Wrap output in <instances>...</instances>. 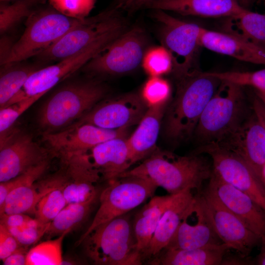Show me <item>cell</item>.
Instances as JSON below:
<instances>
[{
	"mask_svg": "<svg viewBox=\"0 0 265 265\" xmlns=\"http://www.w3.org/2000/svg\"><path fill=\"white\" fill-rule=\"evenodd\" d=\"M212 173V166L202 154L182 156L157 148L139 165L119 177H141L169 194L176 195L188 189L201 191L204 182L209 180Z\"/></svg>",
	"mask_w": 265,
	"mask_h": 265,
	"instance_id": "1",
	"label": "cell"
},
{
	"mask_svg": "<svg viewBox=\"0 0 265 265\" xmlns=\"http://www.w3.org/2000/svg\"><path fill=\"white\" fill-rule=\"evenodd\" d=\"M221 81L197 70L176 80L174 97L165 111L164 133L180 141L193 133L201 114Z\"/></svg>",
	"mask_w": 265,
	"mask_h": 265,
	"instance_id": "2",
	"label": "cell"
},
{
	"mask_svg": "<svg viewBox=\"0 0 265 265\" xmlns=\"http://www.w3.org/2000/svg\"><path fill=\"white\" fill-rule=\"evenodd\" d=\"M108 92L95 79L70 81L55 90L43 104L37 122L42 134L61 131L79 120Z\"/></svg>",
	"mask_w": 265,
	"mask_h": 265,
	"instance_id": "3",
	"label": "cell"
},
{
	"mask_svg": "<svg viewBox=\"0 0 265 265\" xmlns=\"http://www.w3.org/2000/svg\"><path fill=\"white\" fill-rule=\"evenodd\" d=\"M97 265H139L143 263L132 221L127 213L97 226L77 242Z\"/></svg>",
	"mask_w": 265,
	"mask_h": 265,
	"instance_id": "4",
	"label": "cell"
},
{
	"mask_svg": "<svg viewBox=\"0 0 265 265\" xmlns=\"http://www.w3.org/2000/svg\"><path fill=\"white\" fill-rule=\"evenodd\" d=\"M83 19L66 16L50 4L40 6L26 21L22 35L14 42L3 65L23 62L30 57H36Z\"/></svg>",
	"mask_w": 265,
	"mask_h": 265,
	"instance_id": "5",
	"label": "cell"
},
{
	"mask_svg": "<svg viewBox=\"0 0 265 265\" xmlns=\"http://www.w3.org/2000/svg\"><path fill=\"white\" fill-rule=\"evenodd\" d=\"M242 88L221 82L204 109L193 133L202 145L218 142L246 118Z\"/></svg>",
	"mask_w": 265,
	"mask_h": 265,
	"instance_id": "6",
	"label": "cell"
},
{
	"mask_svg": "<svg viewBox=\"0 0 265 265\" xmlns=\"http://www.w3.org/2000/svg\"><path fill=\"white\" fill-rule=\"evenodd\" d=\"M124 13L112 6L91 17L83 19L56 42L36 57L39 61H59L89 47L112 33L129 28Z\"/></svg>",
	"mask_w": 265,
	"mask_h": 265,
	"instance_id": "7",
	"label": "cell"
},
{
	"mask_svg": "<svg viewBox=\"0 0 265 265\" xmlns=\"http://www.w3.org/2000/svg\"><path fill=\"white\" fill-rule=\"evenodd\" d=\"M149 43L148 34L143 27H129L89 60L81 70L91 76L130 73L141 65Z\"/></svg>",
	"mask_w": 265,
	"mask_h": 265,
	"instance_id": "8",
	"label": "cell"
},
{
	"mask_svg": "<svg viewBox=\"0 0 265 265\" xmlns=\"http://www.w3.org/2000/svg\"><path fill=\"white\" fill-rule=\"evenodd\" d=\"M153 11V17L159 25L161 45L167 50L172 57V73L176 80L197 70L196 59L201 47L200 37L203 27L177 18L164 10Z\"/></svg>",
	"mask_w": 265,
	"mask_h": 265,
	"instance_id": "9",
	"label": "cell"
},
{
	"mask_svg": "<svg viewBox=\"0 0 265 265\" xmlns=\"http://www.w3.org/2000/svg\"><path fill=\"white\" fill-rule=\"evenodd\" d=\"M108 183L100 194V206L91 224L80 239L99 225L127 213L152 197L158 187L148 180L130 175Z\"/></svg>",
	"mask_w": 265,
	"mask_h": 265,
	"instance_id": "10",
	"label": "cell"
},
{
	"mask_svg": "<svg viewBox=\"0 0 265 265\" xmlns=\"http://www.w3.org/2000/svg\"><path fill=\"white\" fill-rule=\"evenodd\" d=\"M194 153L208 155L212 159L214 172L248 195L265 211V187L241 158L213 143L201 145Z\"/></svg>",
	"mask_w": 265,
	"mask_h": 265,
	"instance_id": "11",
	"label": "cell"
},
{
	"mask_svg": "<svg viewBox=\"0 0 265 265\" xmlns=\"http://www.w3.org/2000/svg\"><path fill=\"white\" fill-rule=\"evenodd\" d=\"M128 129L110 130L83 124L70 125L56 132L43 134L42 137L53 155L64 161L84 154L108 140L126 137Z\"/></svg>",
	"mask_w": 265,
	"mask_h": 265,
	"instance_id": "12",
	"label": "cell"
},
{
	"mask_svg": "<svg viewBox=\"0 0 265 265\" xmlns=\"http://www.w3.org/2000/svg\"><path fill=\"white\" fill-rule=\"evenodd\" d=\"M0 182L10 180L54 156L28 133L13 129L0 140Z\"/></svg>",
	"mask_w": 265,
	"mask_h": 265,
	"instance_id": "13",
	"label": "cell"
},
{
	"mask_svg": "<svg viewBox=\"0 0 265 265\" xmlns=\"http://www.w3.org/2000/svg\"><path fill=\"white\" fill-rule=\"evenodd\" d=\"M148 108L140 94L128 93L102 100L71 125L90 124L110 130L129 128L138 124Z\"/></svg>",
	"mask_w": 265,
	"mask_h": 265,
	"instance_id": "14",
	"label": "cell"
},
{
	"mask_svg": "<svg viewBox=\"0 0 265 265\" xmlns=\"http://www.w3.org/2000/svg\"><path fill=\"white\" fill-rule=\"evenodd\" d=\"M222 243L201 191L194 195L176 232L164 249H193Z\"/></svg>",
	"mask_w": 265,
	"mask_h": 265,
	"instance_id": "15",
	"label": "cell"
},
{
	"mask_svg": "<svg viewBox=\"0 0 265 265\" xmlns=\"http://www.w3.org/2000/svg\"><path fill=\"white\" fill-rule=\"evenodd\" d=\"M122 32L108 34L85 50L60 60L55 64L35 71L24 86L23 90L26 97H41L57 84L81 69L89 60Z\"/></svg>",
	"mask_w": 265,
	"mask_h": 265,
	"instance_id": "16",
	"label": "cell"
},
{
	"mask_svg": "<svg viewBox=\"0 0 265 265\" xmlns=\"http://www.w3.org/2000/svg\"><path fill=\"white\" fill-rule=\"evenodd\" d=\"M202 192L221 241L241 257H247L254 248L262 243V238L223 205L209 189Z\"/></svg>",
	"mask_w": 265,
	"mask_h": 265,
	"instance_id": "17",
	"label": "cell"
},
{
	"mask_svg": "<svg viewBox=\"0 0 265 265\" xmlns=\"http://www.w3.org/2000/svg\"><path fill=\"white\" fill-rule=\"evenodd\" d=\"M215 144L241 158L260 179L265 164V130L253 111L251 116Z\"/></svg>",
	"mask_w": 265,
	"mask_h": 265,
	"instance_id": "18",
	"label": "cell"
},
{
	"mask_svg": "<svg viewBox=\"0 0 265 265\" xmlns=\"http://www.w3.org/2000/svg\"><path fill=\"white\" fill-rule=\"evenodd\" d=\"M207 188L259 236L262 243L265 242V211L257 203L244 192L224 182L213 170Z\"/></svg>",
	"mask_w": 265,
	"mask_h": 265,
	"instance_id": "19",
	"label": "cell"
},
{
	"mask_svg": "<svg viewBox=\"0 0 265 265\" xmlns=\"http://www.w3.org/2000/svg\"><path fill=\"white\" fill-rule=\"evenodd\" d=\"M82 155L100 180L108 182L118 178L132 165L126 137L106 141Z\"/></svg>",
	"mask_w": 265,
	"mask_h": 265,
	"instance_id": "20",
	"label": "cell"
},
{
	"mask_svg": "<svg viewBox=\"0 0 265 265\" xmlns=\"http://www.w3.org/2000/svg\"><path fill=\"white\" fill-rule=\"evenodd\" d=\"M145 9L204 18H234L246 9L238 0H156L148 4Z\"/></svg>",
	"mask_w": 265,
	"mask_h": 265,
	"instance_id": "21",
	"label": "cell"
},
{
	"mask_svg": "<svg viewBox=\"0 0 265 265\" xmlns=\"http://www.w3.org/2000/svg\"><path fill=\"white\" fill-rule=\"evenodd\" d=\"M200 44L201 47L216 53L242 61L265 65V51L236 34L203 27Z\"/></svg>",
	"mask_w": 265,
	"mask_h": 265,
	"instance_id": "22",
	"label": "cell"
},
{
	"mask_svg": "<svg viewBox=\"0 0 265 265\" xmlns=\"http://www.w3.org/2000/svg\"><path fill=\"white\" fill-rule=\"evenodd\" d=\"M192 191L188 189L176 194L167 206L150 243L142 254L143 263L157 256L168 245L194 198Z\"/></svg>",
	"mask_w": 265,
	"mask_h": 265,
	"instance_id": "23",
	"label": "cell"
},
{
	"mask_svg": "<svg viewBox=\"0 0 265 265\" xmlns=\"http://www.w3.org/2000/svg\"><path fill=\"white\" fill-rule=\"evenodd\" d=\"M166 103L149 107L132 134L127 138L132 164L143 160L156 149Z\"/></svg>",
	"mask_w": 265,
	"mask_h": 265,
	"instance_id": "24",
	"label": "cell"
},
{
	"mask_svg": "<svg viewBox=\"0 0 265 265\" xmlns=\"http://www.w3.org/2000/svg\"><path fill=\"white\" fill-rule=\"evenodd\" d=\"M229 250L223 243L193 249H164L148 263L152 265H219Z\"/></svg>",
	"mask_w": 265,
	"mask_h": 265,
	"instance_id": "25",
	"label": "cell"
},
{
	"mask_svg": "<svg viewBox=\"0 0 265 265\" xmlns=\"http://www.w3.org/2000/svg\"><path fill=\"white\" fill-rule=\"evenodd\" d=\"M63 176H55L42 183L41 186L34 183L17 188L7 196L3 206L0 208V214L35 213L40 200L59 185Z\"/></svg>",
	"mask_w": 265,
	"mask_h": 265,
	"instance_id": "26",
	"label": "cell"
},
{
	"mask_svg": "<svg viewBox=\"0 0 265 265\" xmlns=\"http://www.w3.org/2000/svg\"><path fill=\"white\" fill-rule=\"evenodd\" d=\"M175 195L152 197L135 215L132 225L141 254L150 243L164 211Z\"/></svg>",
	"mask_w": 265,
	"mask_h": 265,
	"instance_id": "27",
	"label": "cell"
},
{
	"mask_svg": "<svg viewBox=\"0 0 265 265\" xmlns=\"http://www.w3.org/2000/svg\"><path fill=\"white\" fill-rule=\"evenodd\" d=\"M0 108L26 98L23 90L29 77L39 69L37 66L22 62L1 66Z\"/></svg>",
	"mask_w": 265,
	"mask_h": 265,
	"instance_id": "28",
	"label": "cell"
},
{
	"mask_svg": "<svg viewBox=\"0 0 265 265\" xmlns=\"http://www.w3.org/2000/svg\"><path fill=\"white\" fill-rule=\"evenodd\" d=\"M99 198L86 202L67 205L51 222L45 235L48 238L59 236L81 224L87 218Z\"/></svg>",
	"mask_w": 265,
	"mask_h": 265,
	"instance_id": "29",
	"label": "cell"
},
{
	"mask_svg": "<svg viewBox=\"0 0 265 265\" xmlns=\"http://www.w3.org/2000/svg\"><path fill=\"white\" fill-rule=\"evenodd\" d=\"M46 0H16L0 4V33L5 35L27 19Z\"/></svg>",
	"mask_w": 265,
	"mask_h": 265,
	"instance_id": "30",
	"label": "cell"
},
{
	"mask_svg": "<svg viewBox=\"0 0 265 265\" xmlns=\"http://www.w3.org/2000/svg\"><path fill=\"white\" fill-rule=\"evenodd\" d=\"M230 18L236 22L237 27L230 32L241 36L265 51V14L246 9L239 15Z\"/></svg>",
	"mask_w": 265,
	"mask_h": 265,
	"instance_id": "31",
	"label": "cell"
},
{
	"mask_svg": "<svg viewBox=\"0 0 265 265\" xmlns=\"http://www.w3.org/2000/svg\"><path fill=\"white\" fill-rule=\"evenodd\" d=\"M71 231L67 230L56 238L43 241L31 248L26 254V265H62V242Z\"/></svg>",
	"mask_w": 265,
	"mask_h": 265,
	"instance_id": "32",
	"label": "cell"
},
{
	"mask_svg": "<svg viewBox=\"0 0 265 265\" xmlns=\"http://www.w3.org/2000/svg\"><path fill=\"white\" fill-rule=\"evenodd\" d=\"M141 66L149 77H161L172 73L173 61L162 45L149 47L143 56Z\"/></svg>",
	"mask_w": 265,
	"mask_h": 265,
	"instance_id": "33",
	"label": "cell"
},
{
	"mask_svg": "<svg viewBox=\"0 0 265 265\" xmlns=\"http://www.w3.org/2000/svg\"><path fill=\"white\" fill-rule=\"evenodd\" d=\"M72 182H65L61 185V189L67 205L74 203L86 202L99 197L100 194L94 183L82 178L70 174Z\"/></svg>",
	"mask_w": 265,
	"mask_h": 265,
	"instance_id": "34",
	"label": "cell"
},
{
	"mask_svg": "<svg viewBox=\"0 0 265 265\" xmlns=\"http://www.w3.org/2000/svg\"><path fill=\"white\" fill-rule=\"evenodd\" d=\"M60 184L45 195L37 204L35 218L44 223H50L67 205Z\"/></svg>",
	"mask_w": 265,
	"mask_h": 265,
	"instance_id": "35",
	"label": "cell"
},
{
	"mask_svg": "<svg viewBox=\"0 0 265 265\" xmlns=\"http://www.w3.org/2000/svg\"><path fill=\"white\" fill-rule=\"evenodd\" d=\"M221 81L240 86H250L255 90L265 91V69L255 71H226L206 72Z\"/></svg>",
	"mask_w": 265,
	"mask_h": 265,
	"instance_id": "36",
	"label": "cell"
},
{
	"mask_svg": "<svg viewBox=\"0 0 265 265\" xmlns=\"http://www.w3.org/2000/svg\"><path fill=\"white\" fill-rule=\"evenodd\" d=\"M139 94L148 107L157 106L167 103L171 87L168 81L161 77H149Z\"/></svg>",
	"mask_w": 265,
	"mask_h": 265,
	"instance_id": "37",
	"label": "cell"
},
{
	"mask_svg": "<svg viewBox=\"0 0 265 265\" xmlns=\"http://www.w3.org/2000/svg\"><path fill=\"white\" fill-rule=\"evenodd\" d=\"M49 160L33 166L23 174L5 182L0 183V208L8 194L13 190L21 186L34 184L44 174L49 167Z\"/></svg>",
	"mask_w": 265,
	"mask_h": 265,
	"instance_id": "38",
	"label": "cell"
},
{
	"mask_svg": "<svg viewBox=\"0 0 265 265\" xmlns=\"http://www.w3.org/2000/svg\"><path fill=\"white\" fill-rule=\"evenodd\" d=\"M40 98L33 96L26 98L16 103L0 109V139L4 138L12 130L17 119Z\"/></svg>",
	"mask_w": 265,
	"mask_h": 265,
	"instance_id": "39",
	"label": "cell"
},
{
	"mask_svg": "<svg viewBox=\"0 0 265 265\" xmlns=\"http://www.w3.org/2000/svg\"><path fill=\"white\" fill-rule=\"evenodd\" d=\"M57 11L70 17L82 19L88 17L96 0H48Z\"/></svg>",
	"mask_w": 265,
	"mask_h": 265,
	"instance_id": "40",
	"label": "cell"
},
{
	"mask_svg": "<svg viewBox=\"0 0 265 265\" xmlns=\"http://www.w3.org/2000/svg\"><path fill=\"white\" fill-rule=\"evenodd\" d=\"M50 223H44L35 218L24 226L7 228L21 245L26 247L36 243L44 236Z\"/></svg>",
	"mask_w": 265,
	"mask_h": 265,
	"instance_id": "41",
	"label": "cell"
},
{
	"mask_svg": "<svg viewBox=\"0 0 265 265\" xmlns=\"http://www.w3.org/2000/svg\"><path fill=\"white\" fill-rule=\"evenodd\" d=\"M16 238L2 224L0 223V259L3 261L22 247Z\"/></svg>",
	"mask_w": 265,
	"mask_h": 265,
	"instance_id": "42",
	"label": "cell"
},
{
	"mask_svg": "<svg viewBox=\"0 0 265 265\" xmlns=\"http://www.w3.org/2000/svg\"><path fill=\"white\" fill-rule=\"evenodd\" d=\"M156 0H114L112 6L123 13L132 14L141 9H145L150 3Z\"/></svg>",
	"mask_w": 265,
	"mask_h": 265,
	"instance_id": "43",
	"label": "cell"
},
{
	"mask_svg": "<svg viewBox=\"0 0 265 265\" xmlns=\"http://www.w3.org/2000/svg\"><path fill=\"white\" fill-rule=\"evenodd\" d=\"M32 218L25 213L0 215V223L6 228H20L26 225Z\"/></svg>",
	"mask_w": 265,
	"mask_h": 265,
	"instance_id": "44",
	"label": "cell"
},
{
	"mask_svg": "<svg viewBox=\"0 0 265 265\" xmlns=\"http://www.w3.org/2000/svg\"><path fill=\"white\" fill-rule=\"evenodd\" d=\"M25 247L13 253L4 259L3 264L4 265H26V254Z\"/></svg>",
	"mask_w": 265,
	"mask_h": 265,
	"instance_id": "45",
	"label": "cell"
},
{
	"mask_svg": "<svg viewBox=\"0 0 265 265\" xmlns=\"http://www.w3.org/2000/svg\"><path fill=\"white\" fill-rule=\"evenodd\" d=\"M14 42L10 37L3 35L0 38V64L3 65L6 61L12 48Z\"/></svg>",
	"mask_w": 265,
	"mask_h": 265,
	"instance_id": "46",
	"label": "cell"
},
{
	"mask_svg": "<svg viewBox=\"0 0 265 265\" xmlns=\"http://www.w3.org/2000/svg\"><path fill=\"white\" fill-rule=\"evenodd\" d=\"M252 110L257 115L265 130V106L255 95L252 101Z\"/></svg>",
	"mask_w": 265,
	"mask_h": 265,
	"instance_id": "47",
	"label": "cell"
},
{
	"mask_svg": "<svg viewBox=\"0 0 265 265\" xmlns=\"http://www.w3.org/2000/svg\"><path fill=\"white\" fill-rule=\"evenodd\" d=\"M262 248L260 254L256 259V264L259 265H265V242L263 243Z\"/></svg>",
	"mask_w": 265,
	"mask_h": 265,
	"instance_id": "48",
	"label": "cell"
},
{
	"mask_svg": "<svg viewBox=\"0 0 265 265\" xmlns=\"http://www.w3.org/2000/svg\"><path fill=\"white\" fill-rule=\"evenodd\" d=\"M255 95L261 100L265 106V91L255 89Z\"/></svg>",
	"mask_w": 265,
	"mask_h": 265,
	"instance_id": "49",
	"label": "cell"
},
{
	"mask_svg": "<svg viewBox=\"0 0 265 265\" xmlns=\"http://www.w3.org/2000/svg\"><path fill=\"white\" fill-rule=\"evenodd\" d=\"M238 1L242 7L248 9V7L253 5L255 0H238Z\"/></svg>",
	"mask_w": 265,
	"mask_h": 265,
	"instance_id": "50",
	"label": "cell"
},
{
	"mask_svg": "<svg viewBox=\"0 0 265 265\" xmlns=\"http://www.w3.org/2000/svg\"><path fill=\"white\" fill-rule=\"evenodd\" d=\"M260 179L265 187V164L262 168Z\"/></svg>",
	"mask_w": 265,
	"mask_h": 265,
	"instance_id": "51",
	"label": "cell"
},
{
	"mask_svg": "<svg viewBox=\"0 0 265 265\" xmlns=\"http://www.w3.org/2000/svg\"><path fill=\"white\" fill-rule=\"evenodd\" d=\"M15 0H0V2L2 3H8L14 1Z\"/></svg>",
	"mask_w": 265,
	"mask_h": 265,
	"instance_id": "52",
	"label": "cell"
},
{
	"mask_svg": "<svg viewBox=\"0 0 265 265\" xmlns=\"http://www.w3.org/2000/svg\"><path fill=\"white\" fill-rule=\"evenodd\" d=\"M264 2L265 3V0H264Z\"/></svg>",
	"mask_w": 265,
	"mask_h": 265,
	"instance_id": "53",
	"label": "cell"
}]
</instances>
